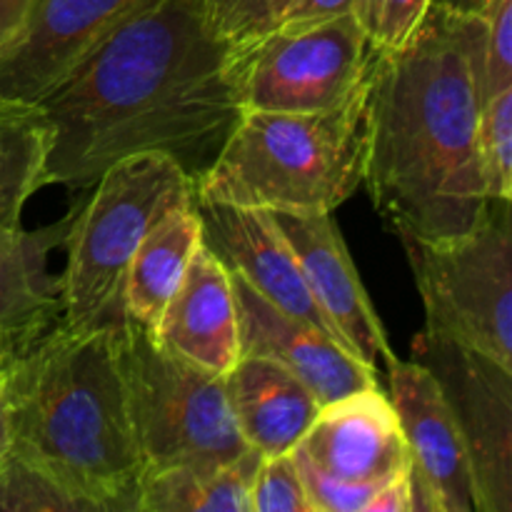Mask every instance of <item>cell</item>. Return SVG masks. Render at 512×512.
Segmentation results:
<instances>
[{"label":"cell","mask_w":512,"mask_h":512,"mask_svg":"<svg viewBox=\"0 0 512 512\" xmlns=\"http://www.w3.org/2000/svg\"><path fill=\"white\" fill-rule=\"evenodd\" d=\"M0 510L3 512H85L38 465L8 450L0 463Z\"/></svg>","instance_id":"obj_24"},{"label":"cell","mask_w":512,"mask_h":512,"mask_svg":"<svg viewBox=\"0 0 512 512\" xmlns=\"http://www.w3.org/2000/svg\"><path fill=\"white\" fill-rule=\"evenodd\" d=\"M288 0H213L218 23L240 48L273 25Z\"/></svg>","instance_id":"obj_28"},{"label":"cell","mask_w":512,"mask_h":512,"mask_svg":"<svg viewBox=\"0 0 512 512\" xmlns=\"http://www.w3.org/2000/svg\"><path fill=\"white\" fill-rule=\"evenodd\" d=\"M123 323H55L8 363L10 450L85 512H138L145 468L123 373Z\"/></svg>","instance_id":"obj_3"},{"label":"cell","mask_w":512,"mask_h":512,"mask_svg":"<svg viewBox=\"0 0 512 512\" xmlns=\"http://www.w3.org/2000/svg\"><path fill=\"white\" fill-rule=\"evenodd\" d=\"M53 125L43 105L0 98V233L20 228L23 208L45 188Z\"/></svg>","instance_id":"obj_20"},{"label":"cell","mask_w":512,"mask_h":512,"mask_svg":"<svg viewBox=\"0 0 512 512\" xmlns=\"http://www.w3.org/2000/svg\"><path fill=\"white\" fill-rule=\"evenodd\" d=\"M475 13L430 5L400 48L375 53L365 105V180L393 233L450 238L490 203L478 158Z\"/></svg>","instance_id":"obj_2"},{"label":"cell","mask_w":512,"mask_h":512,"mask_svg":"<svg viewBox=\"0 0 512 512\" xmlns=\"http://www.w3.org/2000/svg\"><path fill=\"white\" fill-rule=\"evenodd\" d=\"M493 0H433V5H440V8L455 10V13H480L485 10Z\"/></svg>","instance_id":"obj_33"},{"label":"cell","mask_w":512,"mask_h":512,"mask_svg":"<svg viewBox=\"0 0 512 512\" xmlns=\"http://www.w3.org/2000/svg\"><path fill=\"white\" fill-rule=\"evenodd\" d=\"M65 235L60 320L85 330L123 323V283L140 240L170 210L195 203V180L168 155L118 160L98 180Z\"/></svg>","instance_id":"obj_5"},{"label":"cell","mask_w":512,"mask_h":512,"mask_svg":"<svg viewBox=\"0 0 512 512\" xmlns=\"http://www.w3.org/2000/svg\"><path fill=\"white\" fill-rule=\"evenodd\" d=\"M293 453L348 483L385 485L408 473L403 430L380 388L358 390L323 405Z\"/></svg>","instance_id":"obj_15"},{"label":"cell","mask_w":512,"mask_h":512,"mask_svg":"<svg viewBox=\"0 0 512 512\" xmlns=\"http://www.w3.org/2000/svg\"><path fill=\"white\" fill-rule=\"evenodd\" d=\"M478 158L490 200H512V85L480 103Z\"/></svg>","instance_id":"obj_23"},{"label":"cell","mask_w":512,"mask_h":512,"mask_svg":"<svg viewBox=\"0 0 512 512\" xmlns=\"http://www.w3.org/2000/svg\"><path fill=\"white\" fill-rule=\"evenodd\" d=\"M10 443H13V435H10V405L3 388L0 390V463H3L5 455H8Z\"/></svg>","instance_id":"obj_32"},{"label":"cell","mask_w":512,"mask_h":512,"mask_svg":"<svg viewBox=\"0 0 512 512\" xmlns=\"http://www.w3.org/2000/svg\"><path fill=\"white\" fill-rule=\"evenodd\" d=\"M288 240L315 303L345 340L350 353L378 370L395 360L388 335L365 293L358 268L348 253L333 213H285L265 210Z\"/></svg>","instance_id":"obj_12"},{"label":"cell","mask_w":512,"mask_h":512,"mask_svg":"<svg viewBox=\"0 0 512 512\" xmlns=\"http://www.w3.org/2000/svg\"><path fill=\"white\" fill-rule=\"evenodd\" d=\"M35 0H0V55L13 45L28 23Z\"/></svg>","instance_id":"obj_31"},{"label":"cell","mask_w":512,"mask_h":512,"mask_svg":"<svg viewBox=\"0 0 512 512\" xmlns=\"http://www.w3.org/2000/svg\"><path fill=\"white\" fill-rule=\"evenodd\" d=\"M353 3L355 0H288V5L280 10L278 18L273 20L270 28H275V25H303L338 18V15L350 13Z\"/></svg>","instance_id":"obj_29"},{"label":"cell","mask_w":512,"mask_h":512,"mask_svg":"<svg viewBox=\"0 0 512 512\" xmlns=\"http://www.w3.org/2000/svg\"><path fill=\"white\" fill-rule=\"evenodd\" d=\"M475 85L478 98L495 95L512 85V0H493L485 10L475 13L473 40Z\"/></svg>","instance_id":"obj_22"},{"label":"cell","mask_w":512,"mask_h":512,"mask_svg":"<svg viewBox=\"0 0 512 512\" xmlns=\"http://www.w3.org/2000/svg\"><path fill=\"white\" fill-rule=\"evenodd\" d=\"M413 360L438 380L458 423L475 512H512V370L428 330L415 335Z\"/></svg>","instance_id":"obj_9"},{"label":"cell","mask_w":512,"mask_h":512,"mask_svg":"<svg viewBox=\"0 0 512 512\" xmlns=\"http://www.w3.org/2000/svg\"><path fill=\"white\" fill-rule=\"evenodd\" d=\"M365 105L368 83L343 105L318 113L243 110L195 180V200L333 213L365 180Z\"/></svg>","instance_id":"obj_4"},{"label":"cell","mask_w":512,"mask_h":512,"mask_svg":"<svg viewBox=\"0 0 512 512\" xmlns=\"http://www.w3.org/2000/svg\"><path fill=\"white\" fill-rule=\"evenodd\" d=\"M385 370L408 448L415 512H475L468 455L438 380L418 360L395 358Z\"/></svg>","instance_id":"obj_11"},{"label":"cell","mask_w":512,"mask_h":512,"mask_svg":"<svg viewBox=\"0 0 512 512\" xmlns=\"http://www.w3.org/2000/svg\"><path fill=\"white\" fill-rule=\"evenodd\" d=\"M225 393L240 435L263 458L290 453L323 408L303 380L260 355L235 360Z\"/></svg>","instance_id":"obj_18"},{"label":"cell","mask_w":512,"mask_h":512,"mask_svg":"<svg viewBox=\"0 0 512 512\" xmlns=\"http://www.w3.org/2000/svg\"><path fill=\"white\" fill-rule=\"evenodd\" d=\"M368 512H415V495L410 473L388 480L370 503Z\"/></svg>","instance_id":"obj_30"},{"label":"cell","mask_w":512,"mask_h":512,"mask_svg":"<svg viewBox=\"0 0 512 512\" xmlns=\"http://www.w3.org/2000/svg\"><path fill=\"white\" fill-rule=\"evenodd\" d=\"M195 210L203 223V243L223 260L225 268L248 280L275 308L345 345L328 315L315 303L288 240L265 210L205 200H195Z\"/></svg>","instance_id":"obj_14"},{"label":"cell","mask_w":512,"mask_h":512,"mask_svg":"<svg viewBox=\"0 0 512 512\" xmlns=\"http://www.w3.org/2000/svg\"><path fill=\"white\" fill-rule=\"evenodd\" d=\"M433 0H355L353 10L375 53H390L413 35Z\"/></svg>","instance_id":"obj_25"},{"label":"cell","mask_w":512,"mask_h":512,"mask_svg":"<svg viewBox=\"0 0 512 512\" xmlns=\"http://www.w3.org/2000/svg\"><path fill=\"white\" fill-rule=\"evenodd\" d=\"M200 243L203 223L195 203L170 210L145 233L125 273V320L153 333Z\"/></svg>","instance_id":"obj_19"},{"label":"cell","mask_w":512,"mask_h":512,"mask_svg":"<svg viewBox=\"0 0 512 512\" xmlns=\"http://www.w3.org/2000/svg\"><path fill=\"white\" fill-rule=\"evenodd\" d=\"M73 213L38 230L20 225L0 233V353L8 363L58 323V278L50 275L48 258L65 243Z\"/></svg>","instance_id":"obj_17"},{"label":"cell","mask_w":512,"mask_h":512,"mask_svg":"<svg viewBox=\"0 0 512 512\" xmlns=\"http://www.w3.org/2000/svg\"><path fill=\"white\" fill-rule=\"evenodd\" d=\"M248 500L250 512H313L293 450L260 458Z\"/></svg>","instance_id":"obj_26"},{"label":"cell","mask_w":512,"mask_h":512,"mask_svg":"<svg viewBox=\"0 0 512 512\" xmlns=\"http://www.w3.org/2000/svg\"><path fill=\"white\" fill-rule=\"evenodd\" d=\"M425 308V330L512 370V215L490 200L470 230L450 238L395 233Z\"/></svg>","instance_id":"obj_7"},{"label":"cell","mask_w":512,"mask_h":512,"mask_svg":"<svg viewBox=\"0 0 512 512\" xmlns=\"http://www.w3.org/2000/svg\"><path fill=\"white\" fill-rule=\"evenodd\" d=\"M228 273L238 305L240 355H260L278 363L303 380L320 405L358 390L380 388L378 370L355 358L345 345L275 308L235 270Z\"/></svg>","instance_id":"obj_13"},{"label":"cell","mask_w":512,"mask_h":512,"mask_svg":"<svg viewBox=\"0 0 512 512\" xmlns=\"http://www.w3.org/2000/svg\"><path fill=\"white\" fill-rule=\"evenodd\" d=\"M293 458L300 468L305 495H308L310 510L313 512H368L373 498L383 488V485L373 483H348V480H338L333 475H325L315 465H310L298 453H293Z\"/></svg>","instance_id":"obj_27"},{"label":"cell","mask_w":512,"mask_h":512,"mask_svg":"<svg viewBox=\"0 0 512 512\" xmlns=\"http://www.w3.org/2000/svg\"><path fill=\"white\" fill-rule=\"evenodd\" d=\"M260 458L250 450L223 468H170L145 475L138 512H250V483Z\"/></svg>","instance_id":"obj_21"},{"label":"cell","mask_w":512,"mask_h":512,"mask_svg":"<svg viewBox=\"0 0 512 512\" xmlns=\"http://www.w3.org/2000/svg\"><path fill=\"white\" fill-rule=\"evenodd\" d=\"M5 380H8V358L0 353V390L5 388Z\"/></svg>","instance_id":"obj_34"},{"label":"cell","mask_w":512,"mask_h":512,"mask_svg":"<svg viewBox=\"0 0 512 512\" xmlns=\"http://www.w3.org/2000/svg\"><path fill=\"white\" fill-rule=\"evenodd\" d=\"M120 353L145 475L223 468L253 450L230 410L225 375L170 353L130 320H123Z\"/></svg>","instance_id":"obj_6"},{"label":"cell","mask_w":512,"mask_h":512,"mask_svg":"<svg viewBox=\"0 0 512 512\" xmlns=\"http://www.w3.org/2000/svg\"><path fill=\"white\" fill-rule=\"evenodd\" d=\"M45 185L88 188L133 155L173 158L198 180L243 115L240 45L213 0H158L110 33L43 100Z\"/></svg>","instance_id":"obj_1"},{"label":"cell","mask_w":512,"mask_h":512,"mask_svg":"<svg viewBox=\"0 0 512 512\" xmlns=\"http://www.w3.org/2000/svg\"><path fill=\"white\" fill-rule=\"evenodd\" d=\"M153 338L170 353L218 375L228 373L240 358L238 305L230 273L205 243L190 258Z\"/></svg>","instance_id":"obj_16"},{"label":"cell","mask_w":512,"mask_h":512,"mask_svg":"<svg viewBox=\"0 0 512 512\" xmlns=\"http://www.w3.org/2000/svg\"><path fill=\"white\" fill-rule=\"evenodd\" d=\"M158 0H35L0 55V98L40 103L110 33Z\"/></svg>","instance_id":"obj_10"},{"label":"cell","mask_w":512,"mask_h":512,"mask_svg":"<svg viewBox=\"0 0 512 512\" xmlns=\"http://www.w3.org/2000/svg\"><path fill=\"white\" fill-rule=\"evenodd\" d=\"M375 50L353 13L275 25L240 48L243 110L318 113L343 105L368 83Z\"/></svg>","instance_id":"obj_8"}]
</instances>
